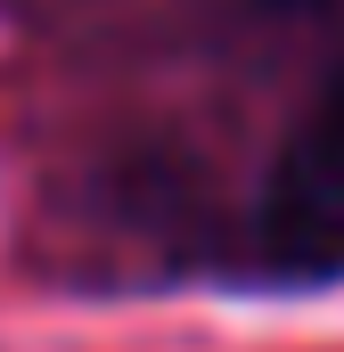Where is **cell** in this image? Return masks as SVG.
Masks as SVG:
<instances>
[{
  "mask_svg": "<svg viewBox=\"0 0 344 352\" xmlns=\"http://www.w3.org/2000/svg\"><path fill=\"white\" fill-rule=\"evenodd\" d=\"M262 254L287 278H328L344 270V66L279 148L262 188Z\"/></svg>",
  "mask_w": 344,
  "mask_h": 352,
  "instance_id": "obj_1",
  "label": "cell"
},
{
  "mask_svg": "<svg viewBox=\"0 0 344 352\" xmlns=\"http://www.w3.org/2000/svg\"><path fill=\"white\" fill-rule=\"evenodd\" d=\"M262 8H303L312 16V8H344V0H262Z\"/></svg>",
  "mask_w": 344,
  "mask_h": 352,
  "instance_id": "obj_2",
  "label": "cell"
}]
</instances>
